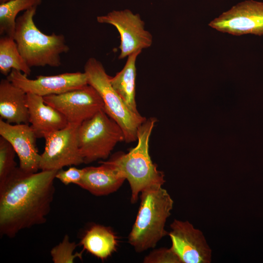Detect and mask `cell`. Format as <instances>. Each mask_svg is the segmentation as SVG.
<instances>
[{"mask_svg":"<svg viewBox=\"0 0 263 263\" xmlns=\"http://www.w3.org/2000/svg\"><path fill=\"white\" fill-rule=\"evenodd\" d=\"M43 99L47 104L61 113L68 124L80 125L104 109L101 96L89 84L62 94L45 96Z\"/></svg>","mask_w":263,"mask_h":263,"instance_id":"8","label":"cell"},{"mask_svg":"<svg viewBox=\"0 0 263 263\" xmlns=\"http://www.w3.org/2000/svg\"><path fill=\"white\" fill-rule=\"evenodd\" d=\"M157 122L150 117L141 124L137 132V144L127 153L117 152L106 163L121 172L129 182L131 190V201L135 203L138 195L149 186L163 185L164 174L157 169L150 156L149 140L152 129Z\"/></svg>","mask_w":263,"mask_h":263,"instance_id":"3","label":"cell"},{"mask_svg":"<svg viewBox=\"0 0 263 263\" xmlns=\"http://www.w3.org/2000/svg\"><path fill=\"white\" fill-rule=\"evenodd\" d=\"M144 263H182L178 256L170 248L154 249L146 256Z\"/></svg>","mask_w":263,"mask_h":263,"instance_id":"23","label":"cell"},{"mask_svg":"<svg viewBox=\"0 0 263 263\" xmlns=\"http://www.w3.org/2000/svg\"><path fill=\"white\" fill-rule=\"evenodd\" d=\"M79 149L84 163L106 159L116 145L125 141L120 126L104 109L82 122L77 131Z\"/></svg>","mask_w":263,"mask_h":263,"instance_id":"6","label":"cell"},{"mask_svg":"<svg viewBox=\"0 0 263 263\" xmlns=\"http://www.w3.org/2000/svg\"><path fill=\"white\" fill-rule=\"evenodd\" d=\"M58 170L26 172L17 167L0 185V234L12 238L45 223L55 192Z\"/></svg>","mask_w":263,"mask_h":263,"instance_id":"1","label":"cell"},{"mask_svg":"<svg viewBox=\"0 0 263 263\" xmlns=\"http://www.w3.org/2000/svg\"><path fill=\"white\" fill-rule=\"evenodd\" d=\"M38 7L26 11L16 19L13 38L22 56L32 67L61 65L60 55L70 50L65 37L55 33L46 35L36 25L34 17Z\"/></svg>","mask_w":263,"mask_h":263,"instance_id":"4","label":"cell"},{"mask_svg":"<svg viewBox=\"0 0 263 263\" xmlns=\"http://www.w3.org/2000/svg\"><path fill=\"white\" fill-rule=\"evenodd\" d=\"M168 233L171 248L182 263H210L212 250L200 229L188 221L174 220Z\"/></svg>","mask_w":263,"mask_h":263,"instance_id":"11","label":"cell"},{"mask_svg":"<svg viewBox=\"0 0 263 263\" xmlns=\"http://www.w3.org/2000/svg\"><path fill=\"white\" fill-rule=\"evenodd\" d=\"M88 84L94 87L104 103V110L121 127L125 141L137 140L138 128L146 118L140 113H133L125 105L113 87L109 76L101 62L94 57L89 58L84 67Z\"/></svg>","mask_w":263,"mask_h":263,"instance_id":"5","label":"cell"},{"mask_svg":"<svg viewBox=\"0 0 263 263\" xmlns=\"http://www.w3.org/2000/svg\"><path fill=\"white\" fill-rule=\"evenodd\" d=\"M26 104L29 123L37 138H44L46 134L64 128L68 124L65 116L47 104L43 96L27 93Z\"/></svg>","mask_w":263,"mask_h":263,"instance_id":"14","label":"cell"},{"mask_svg":"<svg viewBox=\"0 0 263 263\" xmlns=\"http://www.w3.org/2000/svg\"><path fill=\"white\" fill-rule=\"evenodd\" d=\"M0 135L14 149L24 171L35 173L39 169L41 154L36 145L37 137L29 124H11L0 119Z\"/></svg>","mask_w":263,"mask_h":263,"instance_id":"13","label":"cell"},{"mask_svg":"<svg viewBox=\"0 0 263 263\" xmlns=\"http://www.w3.org/2000/svg\"><path fill=\"white\" fill-rule=\"evenodd\" d=\"M16 152L6 139L0 137V185H2L18 167L15 161Z\"/></svg>","mask_w":263,"mask_h":263,"instance_id":"21","label":"cell"},{"mask_svg":"<svg viewBox=\"0 0 263 263\" xmlns=\"http://www.w3.org/2000/svg\"><path fill=\"white\" fill-rule=\"evenodd\" d=\"M6 78L26 93L41 96L58 94L88 85L85 73H66L55 75H39L31 79L22 72L13 69Z\"/></svg>","mask_w":263,"mask_h":263,"instance_id":"12","label":"cell"},{"mask_svg":"<svg viewBox=\"0 0 263 263\" xmlns=\"http://www.w3.org/2000/svg\"><path fill=\"white\" fill-rule=\"evenodd\" d=\"M141 202L128 242L137 252L154 248L168 234L165 229L173 201L162 185L148 187L141 192Z\"/></svg>","mask_w":263,"mask_h":263,"instance_id":"2","label":"cell"},{"mask_svg":"<svg viewBox=\"0 0 263 263\" xmlns=\"http://www.w3.org/2000/svg\"><path fill=\"white\" fill-rule=\"evenodd\" d=\"M10 0H0V3H4V2H7V1H10Z\"/></svg>","mask_w":263,"mask_h":263,"instance_id":"25","label":"cell"},{"mask_svg":"<svg viewBox=\"0 0 263 263\" xmlns=\"http://www.w3.org/2000/svg\"><path fill=\"white\" fill-rule=\"evenodd\" d=\"M79 126L68 124L64 128L44 136L45 147L41 154L39 169L58 170L64 167L84 163L78 145Z\"/></svg>","mask_w":263,"mask_h":263,"instance_id":"7","label":"cell"},{"mask_svg":"<svg viewBox=\"0 0 263 263\" xmlns=\"http://www.w3.org/2000/svg\"><path fill=\"white\" fill-rule=\"evenodd\" d=\"M99 163V166L83 168V174L77 185L94 195H107L118 190L126 179L113 166L104 161Z\"/></svg>","mask_w":263,"mask_h":263,"instance_id":"15","label":"cell"},{"mask_svg":"<svg viewBox=\"0 0 263 263\" xmlns=\"http://www.w3.org/2000/svg\"><path fill=\"white\" fill-rule=\"evenodd\" d=\"M208 26L222 33L240 36H263V2H240L211 20Z\"/></svg>","mask_w":263,"mask_h":263,"instance_id":"9","label":"cell"},{"mask_svg":"<svg viewBox=\"0 0 263 263\" xmlns=\"http://www.w3.org/2000/svg\"><path fill=\"white\" fill-rule=\"evenodd\" d=\"M13 69L27 76L31 72V68L19 53L14 38L2 36L0 38V72L7 76Z\"/></svg>","mask_w":263,"mask_h":263,"instance_id":"19","label":"cell"},{"mask_svg":"<svg viewBox=\"0 0 263 263\" xmlns=\"http://www.w3.org/2000/svg\"><path fill=\"white\" fill-rule=\"evenodd\" d=\"M96 20L99 23L114 26L118 31L121 40L119 59L148 48L152 44V35L145 29V23L140 15L134 14L129 9L113 10L105 15L97 16Z\"/></svg>","mask_w":263,"mask_h":263,"instance_id":"10","label":"cell"},{"mask_svg":"<svg viewBox=\"0 0 263 263\" xmlns=\"http://www.w3.org/2000/svg\"><path fill=\"white\" fill-rule=\"evenodd\" d=\"M117 243L116 236L110 227L94 225L85 232L79 244L83 250L104 260L115 251Z\"/></svg>","mask_w":263,"mask_h":263,"instance_id":"17","label":"cell"},{"mask_svg":"<svg viewBox=\"0 0 263 263\" xmlns=\"http://www.w3.org/2000/svg\"><path fill=\"white\" fill-rule=\"evenodd\" d=\"M83 172V169H79L71 167L67 170H63L62 169L58 170L56 174V178L65 185L70 184L77 185L82 178Z\"/></svg>","mask_w":263,"mask_h":263,"instance_id":"24","label":"cell"},{"mask_svg":"<svg viewBox=\"0 0 263 263\" xmlns=\"http://www.w3.org/2000/svg\"><path fill=\"white\" fill-rule=\"evenodd\" d=\"M42 0H11L0 4V34L13 38L16 18L21 11L38 7Z\"/></svg>","mask_w":263,"mask_h":263,"instance_id":"20","label":"cell"},{"mask_svg":"<svg viewBox=\"0 0 263 263\" xmlns=\"http://www.w3.org/2000/svg\"><path fill=\"white\" fill-rule=\"evenodd\" d=\"M141 50L128 56L123 68L114 76H110L111 83L125 105L133 113H139L135 101L136 61Z\"/></svg>","mask_w":263,"mask_h":263,"instance_id":"18","label":"cell"},{"mask_svg":"<svg viewBox=\"0 0 263 263\" xmlns=\"http://www.w3.org/2000/svg\"><path fill=\"white\" fill-rule=\"evenodd\" d=\"M76 246V243L71 242L69 236L66 234L62 242L51 249L52 261L54 263H71L76 258L81 259L82 252L75 253Z\"/></svg>","mask_w":263,"mask_h":263,"instance_id":"22","label":"cell"},{"mask_svg":"<svg viewBox=\"0 0 263 263\" xmlns=\"http://www.w3.org/2000/svg\"><path fill=\"white\" fill-rule=\"evenodd\" d=\"M27 93L8 79L0 82V118L11 124H29Z\"/></svg>","mask_w":263,"mask_h":263,"instance_id":"16","label":"cell"}]
</instances>
